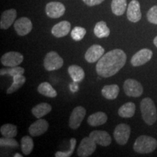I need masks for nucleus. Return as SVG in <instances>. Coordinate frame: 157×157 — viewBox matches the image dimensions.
I'll return each mask as SVG.
<instances>
[{
	"label": "nucleus",
	"mask_w": 157,
	"mask_h": 157,
	"mask_svg": "<svg viewBox=\"0 0 157 157\" xmlns=\"http://www.w3.org/2000/svg\"><path fill=\"white\" fill-rule=\"evenodd\" d=\"M154 44L155 46H156L157 48V36L155 37L154 39Z\"/></svg>",
	"instance_id": "obj_36"
},
{
	"label": "nucleus",
	"mask_w": 157,
	"mask_h": 157,
	"mask_svg": "<svg viewBox=\"0 0 157 157\" xmlns=\"http://www.w3.org/2000/svg\"><path fill=\"white\" fill-rule=\"evenodd\" d=\"M0 132L3 137L13 138L16 136L17 134V127L12 124H5L1 127Z\"/></svg>",
	"instance_id": "obj_28"
},
{
	"label": "nucleus",
	"mask_w": 157,
	"mask_h": 157,
	"mask_svg": "<svg viewBox=\"0 0 157 157\" xmlns=\"http://www.w3.org/2000/svg\"><path fill=\"white\" fill-rule=\"evenodd\" d=\"M105 0H83L84 2L87 6H90V7L100 5V4H101Z\"/></svg>",
	"instance_id": "obj_35"
},
{
	"label": "nucleus",
	"mask_w": 157,
	"mask_h": 157,
	"mask_svg": "<svg viewBox=\"0 0 157 157\" xmlns=\"http://www.w3.org/2000/svg\"><path fill=\"white\" fill-rule=\"evenodd\" d=\"M96 144L97 143L90 136L84 137L78 146L77 155L80 157H87L91 156L97 148Z\"/></svg>",
	"instance_id": "obj_6"
},
{
	"label": "nucleus",
	"mask_w": 157,
	"mask_h": 157,
	"mask_svg": "<svg viewBox=\"0 0 157 157\" xmlns=\"http://www.w3.org/2000/svg\"><path fill=\"white\" fill-rule=\"evenodd\" d=\"M14 29L19 36H23L31 32L33 25L30 19L26 17H22L15 21Z\"/></svg>",
	"instance_id": "obj_12"
},
{
	"label": "nucleus",
	"mask_w": 157,
	"mask_h": 157,
	"mask_svg": "<svg viewBox=\"0 0 157 157\" xmlns=\"http://www.w3.org/2000/svg\"><path fill=\"white\" fill-rule=\"evenodd\" d=\"M90 137H91L97 144L101 146H109L111 143V137L106 131L94 130L90 132Z\"/></svg>",
	"instance_id": "obj_16"
},
{
	"label": "nucleus",
	"mask_w": 157,
	"mask_h": 157,
	"mask_svg": "<svg viewBox=\"0 0 157 157\" xmlns=\"http://www.w3.org/2000/svg\"><path fill=\"white\" fill-rule=\"evenodd\" d=\"M34 148V141L29 136H24L21 139V150L23 154L28 156L31 153Z\"/></svg>",
	"instance_id": "obj_29"
},
{
	"label": "nucleus",
	"mask_w": 157,
	"mask_h": 157,
	"mask_svg": "<svg viewBox=\"0 0 157 157\" xmlns=\"http://www.w3.org/2000/svg\"><path fill=\"white\" fill-rule=\"evenodd\" d=\"M45 12L50 18H59L64 15L66 7L63 4L58 2H51L47 4Z\"/></svg>",
	"instance_id": "obj_10"
},
{
	"label": "nucleus",
	"mask_w": 157,
	"mask_h": 157,
	"mask_svg": "<svg viewBox=\"0 0 157 157\" xmlns=\"http://www.w3.org/2000/svg\"><path fill=\"white\" fill-rule=\"evenodd\" d=\"M71 23L67 21H63L57 23L52 28L51 32L54 36L57 38H61L66 36L71 31Z\"/></svg>",
	"instance_id": "obj_18"
},
{
	"label": "nucleus",
	"mask_w": 157,
	"mask_h": 157,
	"mask_svg": "<svg viewBox=\"0 0 157 157\" xmlns=\"http://www.w3.org/2000/svg\"><path fill=\"white\" fill-rule=\"evenodd\" d=\"M124 91L129 97H140L143 93V87L140 82L133 78H128L123 85Z\"/></svg>",
	"instance_id": "obj_5"
},
{
	"label": "nucleus",
	"mask_w": 157,
	"mask_h": 157,
	"mask_svg": "<svg viewBox=\"0 0 157 157\" xmlns=\"http://www.w3.org/2000/svg\"><path fill=\"white\" fill-rule=\"evenodd\" d=\"M94 34L98 38H106L110 35V29L105 21H99L94 28Z\"/></svg>",
	"instance_id": "obj_23"
},
{
	"label": "nucleus",
	"mask_w": 157,
	"mask_h": 157,
	"mask_svg": "<svg viewBox=\"0 0 157 157\" xmlns=\"http://www.w3.org/2000/svg\"><path fill=\"white\" fill-rule=\"evenodd\" d=\"M23 60V56L18 52H8L1 58V63L6 67H14L19 66Z\"/></svg>",
	"instance_id": "obj_9"
},
{
	"label": "nucleus",
	"mask_w": 157,
	"mask_h": 157,
	"mask_svg": "<svg viewBox=\"0 0 157 157\" xmlns=\"http://www.w3.org/2000/svg\"><path fill=\"white\" fill-rule=\"evenodd\" d=\"M14 156H15V157H22L23 156H22V155L17 154H17H15L14 155Z\"/></svg>",
	"instance_id": "obj_37"
},
{
	"label": "nucleus",
	"mask_w": 157,
	"mask_h": 157,
	"mask_svg": "<svg viewBox=\"0 0 157 157\" xmlns=\"http://www.w3.org/2000/svg\"><path fill=\"white\" fill-rule=\"evenodd\" d=\"M37 90L41 95L49 98H56L58 95L56 90L49 82H42L38 86Z\"/></svg>",
	"instance_id": "obj_24"
},
{
	"label": "nucleus",
	"mask_w": 157,
	"mask_h": 157,
	"mask_svg": "<svg viewBox=\"0 0 157 157\" xmlns=\"http://www.w3.org/2000/svg\"><path fill=\"white\" fill-rule=\"evenodd\" d=\"M17 16V11L15 9H10L4 11L1 15L0 28L1 29H8L15 22Z\"/></svg>",
	"instance_id": "obj_17"
},
{
	"label": "nucleus",
	"mask_w": 157,
	"mask_h": 157,
	"mask_svg": "<svg viewBox=\"0 0 157 157\" xmlns=\"http://www.w3.org/2000/svg\"><path fill=\"white\" fill-rule=\"evenodd\" d=\"M157 147V140L147 135H140L135 140L133 149L138 154H149L155 151Z\"/></svg>",
	"instance_id": "obj_3"
},
{
	"label": "nucleus",
	"mask_w": 157,
	"mask_h": 157,
	"mask_svg": "<svg viewBox=\"0 0 157 157\" xmlns=\"http://www.w3.org/2000/svg\"><path fill=\"white\" fill-rule=\"evenodd\" d=\"M71 147L70 149L66 151H57L55 154L56 157H69L73 154L76 145V140L75 138H71L70 140Z\"/></svg>",
	"instance_id": "obj_32"
},
{
	"label": "nucleus",
	"mask_w": 157,
	"mask_h": 157,
	"mask_svg": "<svg viewBox=\"0 0 157 157\" xmlns=\"http://www.w3.org/2000/svg\"><path fill=\"white\" fill-rule=\"evenodd\" d=\"M1 76L5 75V74H8L10 76H15L17 74H23L25 73V69L22 67H19L17 66H14V67H10V68H7V69H1Z\"/></svg>",
	"instance_id": "obj_31"
},
{
	"label": "nucleus",
	"mask_w": 157,
	"mask_h": 157,
	"mask_svg": "<svg viewBox=\"0 0 157 157\" xmlns=\"http://www.w3.org/2000/svg\"><path fill=\"white\" fill-rule=\"evenodd\" d=\"M48 128L49 124L48 121L40 118L30 125L29 128V132L32 137L40 136L46 132Z\"/></svg>",
	"instance_id": "obj_14"
},
{
	"label": "nucleus",
	"mask_w": 157,
	"mask_h": 157,
	"mask_svg": "<svg viewBox=\"0 0 157 157\" xmlns=\"http://www.w3.org/2000/svg\"><path fill=\"white\" fill-rule=\"evenodd\" d=\"M68 72L72 80L76 83L82 82L85 76V73L83 68L77 65L70 66L68 68Z\"/></svg>",
	"instance_id": "obj_20"
},
{
	"label": "nucleus",
	"mask_w": 157,
	"mask_h": 157,
	"mask_svg": "<svg viewBox=\"0 0 157 157\" xmlns=\"http://www.w3.org/2000/svg\"><path fill=\"white\" fill-rule=\"evenodd\" d=\"M153 56V52L149 49H142L136 52L131 59V64L135 67L143 66L151 60Z\"/></svg>",
	"instance_id": "obj_11"
},
{
	"label": "nucleus",
	"mask_w": 157,
	"mask_h": 157,
	"mask_svg": "<svg viewBox=\"0 0 157 157\" xmlns=\"http://www.w3.org/2000/svg\"><path fill=\"white\" fill-rule=\"evenodd\" d=\"M0 146H1L2 148H3V147H9V148H16L19 146V144L17 141L15 140L14 137L8 138V137H4L0 139Z\"/></svg>",
	"instance_id": "obj_33"
},
{
	"label": "nucleus",
	"mask_w": 157,
	"mask_h": 157,
	"mask_svg": "<svg viewBox=\"0 0 157 157\" xmlns=\"http://www.w3.org/2000/svg\"><path fill=\"white\" fill-rule=\"evenodd\" d=\"M105 50L103 47L99 44H93L88 49L84 55V58L88 63H93L101 59L104 55Z\"/></svg>",
	"instance_id": "obj_15"
},
{
	"label": "nucleus",
	"mask_w": 157,
	"mask_h": 157,
	"mask_svg": "<svg viewBox=\"0 0 157 157\" xmlns=\"http://www.w3.org/2000/svg\"><path fill=\"white\" fill-rule=\"evenodd\" d=\"M127 16L129 21L137 23L141 19L142 14L140 10V5L137 0H132L127 7Z\"/></svg>",
	"instance_id": "obj_13"
},
{
	"label": "nucleus",
	"mask_w": 157,
	"mask_h": 157,
	"mask_svg": "<svg viewBox=\"0 0 157 157\" xmlns=\"http://www.w3.org/2000/svg\"><path fill=\"white\" fill-rule=\"evenodd\" d=\"M102 95L108 100H114L119 93V87L117 84H110L104 86L101 90Z\"/></svg>",
	"instance_id": "obj_22"
},
{
	"label": "nucleus",
	"mask_w": 157,
	"mask_h": 157,
	"mask_svg": "<svg viewBox=\"0 0 157 157\" xmlns=\"http://www.w3.org/2000/svg\"><path fill=\"white\" fill-rule=\"evenodd\" d=\"M87 31L86 29L81 26H76L73 29V30L71 32V36L74 41L78 42V41L82 40L85 36Z\"/></svg>",
	"instance_id": "obj_30"
},
{
	"label": "nucleus",
	"mask_w": 157,
	"mask_h": 157,
	"mask_svg": "<svg viewBox=\"0 0 157 157\" xmlns=\"http://www.w3.org/2000/svg\"><path fill=\"white\" fill-rule=\"evenodd\" d=\"M140 111L143 119L151 126L157 120V111L154 101L150 98H146L140 103Z\"/></svg>",
	"instance_id": "obj_2"
},
{
	"label": "nucleus",
	"mask_w": 157,
	"mask_h": 157,
	"mask_svg": "<svg viewBox=\"0 0 157 157\" xmlns=\"http://www.w3.org/2000/svg\"><path fill=\"white\" fill-rule=\"evenodd\" d=\"M127 5V0H112L111 10L114 15L121 16L125 13Z\"/></svg>",
	"instance_id": "obj_26"
},
{
	"label": "nucleus",
	"mask_w": 157,
	"mask_h": 157,
	"mask_svg": "<svg viewBox=\"0 0 157 157\" xmlns=\"http://www.w3.org/2000/svg\"><path fill=\"white\" fill-rule=\"evenodd\" d=\"M26 81V78L23 74H17L13 76V82L7 90V94H12L20 89Z\"/></svg>",
	"instance_id": "obj_27"
},
{
	"label": "nucleus",
	"mask_w": 157,
	"mask_h": 157,
	"mask_svg": "<svg viewBox=\"0 0 157 157\" xmlns=\"http://www.w3.org/2000/svg\"><path fill=\"white\" fill-rule=\"evenodd\" d=\"M147 19L150 23L157 25V6L154 5L147 13Z\"/></svg>",
	"instance_id": "obj_34"
},
{
	"label": "nucleus",
	"mask_w": 157,
	"mask_h": 157,
	"mask_svg": "<svg viewBox=\"0 0 157 157\" xmlns=\"http://www.w3.org/2000/svg\"><path fill=\"white\" fill-rule=\"evenodd\" d=\"M63 66V59L55 51L47 53L44 59V67L48 71L60 69Z\"/></svg>",
	"instance_id": "obj_4"
},
{
	"label": "nucleus",
	"mask_w": 157,
	"mask_h": 157,
	"mask_svg": "<svg viewBox=\"0 0 157 157\" xmlns=\"http://www.w3.org/2000/svg\"><path fill=\"white\" fill-rule=\"evenodd\" d=\"M52 110V106L47 103H41L35 105L31 109V113L37 119H40L49 113Z\"/></svg>",
	"instance_id": "obj_21"
},
{
	"label": "nucleus",
	"mask_w": 157,
	"mask_h": 157,
	"mask_svg": "<svg viewBox=\"0 0 157 157\" xmlns=\"http://www.w3.org/2000/svg\"><path fill=\"white\" fill-rule=\"evenodd\" d=\"M86 115V109L84 107L76 106L71 113L68 125L72 129H76L80 127Z\"/></svg>",
	"instance_id": "obj_8"
},
{
	"label": "nucleus",
	"mask_w": 157,
	"mask_h": 157,
	"mask_svg": "<svg viewBox=\"0 0 157 157\" xmlns=\"http://www.w3.org/2000/svg\"><path fill=\"white\" fill-rule=\"evenodd\" d=\"M127 56L121 49H114L104 54L96 64V72L101 77H111L124 66Z\"/></svg>",
	"instance_id": "obj_1"
},
{
	"label": "nucleus",
	"mask_w": 157,
	"mask_h": 157,
	"mask_svg": "<svg viewBox=\"0 0 157 157\" xmlns=\"http://www.w3.org/2000/svg\"><path fill=\"white\" fill-rule=\"evenodd\" d=\"M135 105L132 102H128L124 104L119 108L118 113L122 118H131L135 114Z\"/></svg>",
	"instance_id": "obj_25"
},
{
	"label": "nucleus",
	"mask_w": 157,
	"mask_h": 157,
	"mask_svg": "<svg viewBox=\"0 0 157 157\" xmlns=\"http://www.w3.org/2000/svg\"><path fill=\"white\" fill-rule=\"evenodd\" d=\"M107 120L108 117L106 113L102 112V111H98V112L93 113L88 117L87 123L92 127H98L104 124Z\"/></svg>",
	"instance_id": "obj_19"
},
{
	"label": "nucleus",
	"mask_w": 157,
	"mask_h": 157,
	"mask_svg": "<svg viewBox=\"0 0 157 157\" xmlns=\"http://www.w3.org/2000/svg\"><path fill=\"white\" fill-rule=\"evenodd\" d=\"M131 133V128L127 124H119L116 127L113 137L118 144L125 145L128 141Z\"/></svg>",
	"instance_id": "obj_7"
}]
</instances>
